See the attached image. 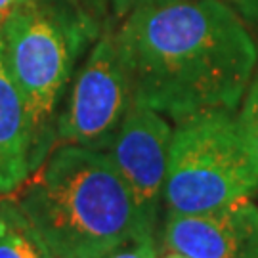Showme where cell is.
<instances>
[{"instance_id":"11","label":"cell","mask_w":258,"mask_h":258,"mask_svg":"<svg viewBox=\"0 0 258 258\" xmlns=\"http://www.w3.org/2000/svg\"><path fill=\"white\" fill-rule=\"evenodd\" d=\"M105 258H157L155 235H134Z\"/></svg>"},{"instance_id":"6","label":"cell","mask_w":258,"mask_h":258,"mask_svg":"<svg viewBox=\"0 0 258 258\" xmlns=\"http://www.w3.org/2000/svg\"><path fill=\"white\" fill-rule=\"evenodd\" d=\"M172 130L166 117L134 102L103 151L132 195L138 220L136 235H155L157 231Z\"/></svg>"},{"instance_id":"2","label":"cell","mask_w":258,"mask_h":258,"mask_svg":"<svg viewBox=\"0 0 258 258\" xmlns=\"http://www.w3.org/2000/svg\"><path fill=\"white\" fill-rule=\"evenodd\" d=\"M10 197L54 258H105L138 233L128 187L98 149L55 146Z\"/></svg>"},{"instance_id":"12","label":"cell","mask_w":258,"mask_h":258,"mask_svg":"<svg viewBox=\"0 0 258 258\" xmlns=\"http://www.w3.org/2000/svg\"><path fill=\"white\" fill-rule=\"evenodd\" d=\"M81 8H84L88 14H92L102 25L109 27V21L113 18V10H111V0H75Z\"/></svg>"},{"instance_id":"1","label":"cell","mask_w":258,"mask_h":258,"mask_svg":"<svg viewBox=\"0 0 258 258\" xmlns=\"http://www.w3.org/2000/svg\"><path fill=\"white\" fill-rule=\"evenodd\" d=\"M134 102L180 122L209 111L235 113L258 65L239 14L224 0L144 6L115 29Z\"/></svg>"},{"instance_id":"9","label":"cell","mask_w":258,"mask_h":258,"mask_svg":"<svg viewBox=\"0 0 258 258\" xmlns=\"http://www.w3.org/2000/svg\"><path fill=\"white\" fill-rule=\"evenodd\" d=\"M0 258H54L12 197H0Z\"/></svg>"},{"instance_id":"17","label":"cell","mask_w":258,"mask_h":258,"mask_svg":"<svg viewBox=\"0 0 258 258\" xmlns=\"http://www.w3.org/2000/svg\"><path fill=\"white\" fill-rule=\"evenodd\" d=\"M2 21H4V16H0V29H2Z\"/></svg>"},{"instance_id":"16","label":"cell","mask_w":258,"mask_h":258,"mask_svg":"<svg viewBox=\"0 0 258 258\" xmlns=\"http://www.w3.org/2000/svg\"><path fill=\"white\" fill-rule=\"evenodd\" d=\"M157 258H185L184 254H180V252H176L172 249H166V252L163 254H157Z\"/></svg>"},{"instance_id":"15","label":"cell","mask_w":258,"mask_h":258,"mask_svg":"<svg viewBox=\"0 0 258 258\" xmlns=\"http://www.w3.org/2000/svg\"><path fill=\"white\" fill-rule=\"evenodd\" d=\"M21 0H0V16H6L10 10L14 8L16 4H19Z\"/></svg>"},{"instance_id":"8","label":"cell","mask_w":258,"mask_h":258,"mask_svg":"<svg viewBox=\"0 0 258 258\" xmlns=\"http://www.w3.org/2000/svg\"><path fill=\"white\" fill-rule=\"evenodd\" d=\"M27 105L12 81L0 42V197H10L33 172Z\"/></svg>"},{"instance_id":"5","label":"cell","mask_w":258,"mask_h":258,"mask_svg":"<svg viewBox=\"0 0 258 258\" xmlns=\"http://www.w3.org/2000/svg\"><path fill=\"white\" fill-rule=\"evenodd\" d=\"M134 103L128 69L115 29L94 42L75 77L55 120V146L69 144L105 151Z\"/></svg>"},{"instance_id":"14","label":"cell","mask_w":258,"mask_h":258,"mask_svg":"<svg viewBox=\"0 0 258 258\" xmlns=\"http://www.w3.org/2000/svg\"><path fill=\"white\" fill-rule=\"evenodd\" d=\"M231 6H235L243 18L258 23V0H228Z\"/></svg>"},{"instance_id":"3","label":"cell","mask_w":258,"mask_h":258,"mask_svg":"<svg viewBox=\"0 0 258 258\" xmlns=\"http://www.w3.org/2000/svg\"><path fill=\"white\" fill-rule=\"evenodd\" d=\"M105 25L75 0H21L4 16L2 55L27 105L33 170L55 148V120L81 55Z\"/></svg>"},{"instance_id":"7","label":"cell","mask_w":258,"mask_h":258,"mask_svg":"<svg viewBox=\"0 0 258 258\" xmlns=\"http://www.w3.org/2000/svg\"><path fill=\"white\" fill-rule=\"evenodd\" d=\"M163 237L185 258H258V207L247 197L201 214H166Z\"/></svg>"},{"instance_id":"13","label":"cell","mask_w":258,"mask_h":258,"mask_svg":"<svg viewBox=\"0 0 258 258\" xmlns=\"http://www.w3.org/2000/svg\"><path fill=\"white\" fill-rule=\"evenodd\" d=\"M161 2H168V0H111V10L115 18H126L130 12L144 6H151V4H161Z\"/></svg>"},{"instance_id":"4","label":"cell","mask_w":258,"mask_h":258,"mask_svg":"<svg viewBox=\"0 0 258 258\" xmlns=\"http://www.w3.org/2000/svg\"><path fill=\"white\" fill-rule=\"evenodd\" d=\"M258 189V159L235 115L209 111L176 122L165 182L166 214H201Z\"/></svg>"},{"instance_id":"10","label":"cell","mask_w":258,"mask_h":258,"mask_svg":"<svg viewBox=\"0 0 258 258\" xmlns=\"http://www.w3.org/2000/svg\"><path fill=\"white\" fill-rule=\"evenodd\" d=\"M239 105V113L235 115V119L247 146L258 159V71H254V77Z\"/></svg>"}]
</instances>
